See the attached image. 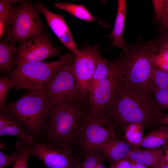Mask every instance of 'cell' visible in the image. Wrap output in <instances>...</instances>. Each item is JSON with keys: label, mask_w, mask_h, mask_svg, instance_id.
<instances>
[{"label": "cell", "mask_w": 168, "mask_h": 168, "mask_svg": "<svg viewBox=\"0 0 168 168\" xmlns=\"http://www.w3.org/2000/svg\"><path fill=\"white\" fill-rule=\"evenodd\" d=\"M165 114L157 106L152 94H147L122 78L117 89L116 104L106 115L116 125L133 123L150 126L160 124Z\"/></svg>", "instance_id": "1"}, {"label": "cell", "mask_w": 168, "mask_h": 168, "mask_svg": "<svg viewBox=\"0 0 168 168\" xmlns=\"http://www.w3.org/2000/svg\"><path fill=\"white\" fill-rule=\"evenodd\" d=\"M84 102L53 105L44 131L49 142L71 148L87 112Z\"/></svg>", "instance_id": "2"}, {"label": "cell", "mask_w": 168, "mask_h": 168, "mask_svg": "<svg viewBox=\"0 0 168 168\" xmlns=\"http://www.w3.org/2000/svg\"><path fill=\"white\" fill-rule=\"evenodd\" d=\"M126 45L122 65L123 79L145 93L152 94V59L157 53L154 42H144L139 38L133 45Z\"/></svg>", "instance_id": "3"}, {"label": "cell", "mask_w": 168, "mask_h": 168, "mask_svg": "<svg viewBox=\"0 0 168 168\" xmlns=\"http://www.w3.org/2000/svg\"><path fill=\"white\" fill-rule=\"evenodd\" d=\"M53 105L42 90H32L16 101L7 103L4 109L32 135H37L44 131Z\"/></svg>", "instance_id": "4"}, {"label": "cell", "mask_w": 168, "mask_h": 168, "mask_svg": "<svg viewBox=\"0 0 168 168\" xmlns=\"http://www.w3.org/2000/svg\"><path fill=\"white\" fill-rule=\"evenodd\" d=\"M75 58L73 54L68 53L52 62L41 61L16 65L10 78L13 88L18 90H41L60 66Z\"/></svg>", "instance_id": "5"}, {"label": "cell", "mask_w": 168, "mask_h": 168, "mask_svg": "<svg viewBox=\"0 0 168 168\" xmlns=\"http://www.w3.org/2000/svg\"><path fill=\"white\" fill-rule=\"evenodd\" d=\"M75 58L60 66L41 90L53 105L82 102L72 68Z\"/></svg>", "instance_id": "6"}, {"label": "cell", "mask_w": 168, "mask_h": 168, "mask_svg": "<svg viewBox=\"0 0 168 168\" xmlns=\"http://www.w3.org/2000/svg\"><path fill=\"white\" fill-rule=\"evenodd\" d=\"M123 54L121 53L114 61H110L109 74L96 87L91 100L87 104L90 113L105 114L115 105L117 99V89L122 78V65Z\"/></svg>", "instance_id": "7"}, {"label": "cell", "mask_w": 168, "mask_h": 168, "mask_svg": "<svg viewBox=\"0 0 168 168\" xmlns=\"http://www.w3.org/2000/svg\"><path fill=\"white\" fill-rule=\"evenodd\" d=\"M116 125L106 114L90 113L87 110L77 142L85 153L96 149L109 140L118 139Z\"/></svg>", "instance_id": "8"}, {"label": "cell", "mask_w": 168, "mask_h": 168, "mask_svg": "<svg viewBox=\"0 0 168 168\" xmlns=\"http://www.w3.org/2000/svg\"><path fill=\"white\" fill-rule=\"evenodd\" d=\"M40 12L27 0L21 2L15 8L14 17L5 41L10 40L22 44L42 32L43 27Z\"/></svg>", "instance_id": "9"}, {"label": "cell", "mask_w": 168, "mask_h": 168, "mask_svg": "<svg viewBox=\"0 0 168 168\" xmlns=\"http://www.w3.org/2000/svg\"><path fill=\"white\" fill-rule=\"evenodd\" d=\"M27 145L30 156L40 159L46 168H77L79 161L69 147L34 140Z\"/></svg>", "instance_id": "10"}, {"label": "cell", "mask_w": 168, "mask_h": 168, "mask_svg": "<svg viewBox=\"0 0 168 168\" xmlns=\"http://www.w3.org/2000/svg\"><path fill=\"white\" fill-rule=\"evenodd\" d=\"M100 46H85L76 56L72 64L73 74L80 91L82 101L88 100V90L100 56Z\"/></svg>", "instance_id": "11"}, {"label": "cell", "mask_w": 168, "mask_h": 168, "mask_svg": "<svg viewBox=\"0 0 168 168\" xmlns=\"http://www.w3.org/2000/svg\"><path fill=\"white\" fill-rule=\"evenodd\" d=\"M16 54L14 62L16 65L42 61L51 57L61 56L60 49L54 47L50 39L43 32L21 44Z\"/></svg>", "instance_id": "12"}, {"label": "cell", "mask_w": 168, "mask_h": 168, "mask_svg": "<svg viewBox=\"0 0 168 168\" xmlns=\"http://www.w3.org/2000/svg\"><path fill=\"white\" fill-rule=\"evenodd\" d=\"M37 6L40 12L44 15L48 26L62 43L75 56L80 52L73 40L63 16L53 13L40 2L38 1Z\"/></svg>", "instance_id": "13"}, {"label": "cell", "mask_w": 168, "mask_h": 168, "mask_svg": "<svg viewBox=\"0 0 168 168\" xmlns=\"http://www.w3.org/2000/svg\"><path fill=\"white\" fill-rule=\"evenodd\" d=\"M138 148L126 141L118 139L109 140L96 149L109 165L125 159L133 149Z\"/></svg>", "instance_id": "14"}, {"label": "cell", "mask_w": 168, "mask_h": 168, "mask_svg": "<svg viewBox=\"0 0 168 168\" xmlns=\"http://www.w3.org/2000/svg\"><path fill=\"white\" fill-rule=\"evenodd\" d=\"M4 135L17 137L26 144H31L34 140L30 132L5 109L0 111V136Z\"/></svg>", "instance_id": "15"}, {"label": "cell", "mask_w": 168, "mask_h": 168, "mask_svg": "<svg viewBox=\"0 0 168 168\" xmlns=\"http://www.w3.org/2000/svg\"><path fill=\"white\" fill-rule=\"evenodd\" d=\"M126 159L153 168H160L168 162L166 156L158 148H136L130 152Z\"/></svg>", "instance_id": "16"}, {"label": "cell", "mask_w": 168, "mask_h": 168, "mask_svg": "<svg viewBox=\"0 0 168 168\" xmlns=\"http://www.w3.org/2000/svg\"><path fill=\"white\" fill-rule=\"evenodd\" d=\"M117 11L113 29L110 35V36L113 40L111 46H115L119 48H122L124 51L127 49V47L123 34L127 12L126 0H118Z\"/></svg>", "instance_id": "17"}, {"label": "cell", "mask_w": 168, "mask_h": 168, "mask_svg": "<svg viewBox=\"0 0 168 168\" xmlns=\"http://www.w3.org/2000/svg\"><path fill=\"white\" fill-rule=\"evenodd\" d=\"M18 47L15 42L11 41H0V70L1 71L11 74L13 68L14 58L16 54Z\"/></svg>", "instance_id": "18"}, {"label": "cell", "mask_w": 168, "mask_h": 168, "mask_svg": "<svg viewBox=\"0 0 168 168\" xmlns=\"http://www.w3.org/2000/svg\"><path fill=\"white\" fill-rule=\"evenodd\" d=\"M168 144V129L162 126L144 136L141 147L145 148H158Z\"/></svg>", "instance_id": "19"}, {"label": "cell", "mask_w": 168, "mask_h": 168, "mask_svg": "<svg viewBox=\"0 0 168 168\" xmlns=\"http://www.w3.org/2000/svg\"><path fill=\"white\" fill-rule=\"evenodd\" d=\"M110 71V62L100 55L88 86V101L91 98L94 91L97 86L108 75Z\"/></svg>", "instance_id": "20"}, {"label": "cell", "mask_w": 168, "mask_h": 168, "mask_svg": "<svg viewBox=\"0 0 168 168\" xmlns=\"http://www.w3.org/2000/svg\"><path fill=\"white\" fill-rule=\"evenodd\" d=\"M18 0L0 1V38L1 39L8 26L11 25L14 17L15 8L13 6L16 2H21Z\"/></svg>", "instance_id": "21"}, {"label": "cell", "mask_w": 168, "mask_h": 168, "mask_svg": "<svg viewBox=\"0 0 168 168\" xmlns=\"http://www.w3.org/2000/svg\"><path fill=\"white\" fill-rule=\"evenodd\" d=\"M55 7L59 9L65 10L76 17L90 22L96 21L102 24L90 13L82 4L78 5L66 2H58L54 4Z\"/></svg>", "instance_id": "22"}, {"label": "cell", "mask_w": 168, "mask_h": 168, "mask_svg": "<svg viewBox=\"0 0 168 168\" xmlns=\"http://www.w3.org/2000/svg\"><path fill=\"white\" fill-rule=\"evenodd\" d=\"M142 124L130 123L123 127V131L126 141L138 148L141 147L143 140L144 127Z\"/></svg>", "instance_id": "23"}, {"label": "cell", "mask_w": 168, "mask_h": 168, "mask_svg": "<svg viewBox=\"0 0 168 168\" xmlns=\"http://www.w3.org/2000/svg\"><path fill=\"white\" fill-rule=\"evenodd\" d=\"M100 152L97 149H90L85 152L77 168H106Z\"/></svg>", "instance_id": "24"}, {"label": "cell", "mask_w": 168, "mask_h": 168, "mask_svg": "<svg viewBox=\"0 0 168 168\" xmlns=\"http://www.w3.org/2000/svg\"><path fill=\"white\" fill-rule=\"evenodd\" d=\"M151 85L152 90V88H154L158 89L168 88V72L154 66L152 77Z\"/></svg>", "instance_id": "25"}, {"label": "cell", "mask_w": 168, "mask_h": 168, "mask_svg": "<svg viewBox=\"0 0 168 168\" xmlns=\"http://www.w3.org/2000/svg\"><path fill=\"white\" fill-rule=\"evenodd\" d=\"M18 158L12 168H28V161L30 152L27 144L19 140L16 143Z\"/></svg>", "instance_id": "26"}, {"label": "cell", "mask_w": 168, "mask_h": 168, "mask_svg": "<svg viewBox=\"0 0 168 168\" xmlns=\"http://www.w3.org/2000/svg\"><path fill=\"white\" fill-rule=\"evenodd\" d=\"M151 93L160 109L168 111V88H153Z\"/></svg>", "instance_id": "27"}, {"label": "cell", "mask_w": 168, "mask_h": 168, "mask_svg": "<svg viewBox=\"0 0 168 168\" xmlns=\"http://www.w3.org/2000/svg\"><path fill=\"white\" fill-rule=\"evenodd\" d=\"M152 62L154 66L168 72V50L159 51L153 56Z\"/></svg>", "instance_id": "28"}, {"label": "cell", "mask_w": 168, "mask_h": 168, "mask_svg": "<svg viewBox=\"0 0 168 168\" xmlns=\"http://www.w3.org/2000/svg\"><path fill=\"white\" fill-rule=\"evenodd\" d=\"M13 87L12 82L9 78L5 76L0 78V110L4 109L7 103V92L10 89Z\"/></svg>", "instance_id": "29"}, {"label": "cell", "mask_w": 168, "mask_h": 168, "mask_svg": "<svg viewBox=\"0 0 168 168\" xmlns=\"http://www.w3.org/2000/svg\"><path fill=\"white\" fill-rule=\"evenodd\" d=\"M19 156V154L12 152L10 154L0 152V168L6 167L14 164Z\"/></svg>", "instance_id": "30"}, {"label": "cell", "mask_w": 168, "mask_h": 168, "mask_svg": "<svg viewBox=\"0 0 168 168\" xmlns=\"http://www.w3.org/2000/svg\"><path fill=\"white\" fill-rule=\"evenodd\" d=\"M155 15L153 20L156 23H159L163 12L165 0H152Z\"/></svg>", "instance_id": "31"}, {"label": "cell", "mask_w": 168, "mask_h": 168, "mask_svg": "<svg viewBox=\"0 0 168 168\" xmlns=\"http://www.w3.org/2000/svg\"><path fill=\"white\" fill-rule=\"evenodd\" d=\"M164 30L165 32L154 41L158 53L161 50H168V30Z\"/></svg>", "instance_id": "32"}, {"label": "cell", "mask_w": 168, "mask_h": 168, "mask_svg": "<svg viewBox=\"0 0 168 168\" xmlns=\"http://www.w3.org/2000/svg\"><path fill=\"white\" fill-rule=\"evenodd\" d=\"M159 23L161 30H168V0H165L164 9Z\"/></svg>", "instance_id": "33"}, {"label": "cell", "mask_w": 168, "mask_h": 168, "mask_svg": "<svg viewBox=\"0 0 168 168\" xmlns=\"http://www.w3.org/2000/svg\"><path fill=\"white\" fill-rule=\"evenodd\" d=\"M131 162L125 159L109 165V168H129Z\"/></svg>", "instance_id": "34"}, {"label": "cell", "mask_w": 168, "mask_h": 168, "mask_svg": "<svg viewBox=\"0 0 168 168\" xmlns=\"http://www.w3.org/2000/svg\"><path fill=\"white\" fill-rule=\"evenodd\" d=\"M160 124L165 126L168 129V113L164 114L160 119Z\"/></svg>", "instance_id": "35"}, {"label": "cell", "mask_w": 168, "mask_h": 168, "mask_svg": "<svg viewBox=\"0 0 168 168\" xmlns=\"http://www.w3.org/2000/svg\"><path fill=\"white\" fill-rule=\"evenodd\" d=\"M147 167L142 164L131 162L129 168H147Z\"/></svg>", "instance_id": "36"}, {"label": "cell", "mask_w": 168, "mask_h": 168, "mask_svg": "<svg viewBox=\"0 0 168 168\" xmlns=\"http://www.w3.org/2000/svg\"><path fill=\"white\" fill-rule=\"evenodd\" d=\"M160 168H168V164L167 163L166 164L162 166Z\"/></svg>", "instance_id": "37"}, {"label": "cell", "mask_w": 168, "mask_h": 168, "mask_svg": "<svg viewBox=\"0 0 168 168\" xmlns=\"http://www.w3.org/2000/svg\"></svg>", "instance_id": "38"}]
</instances>
